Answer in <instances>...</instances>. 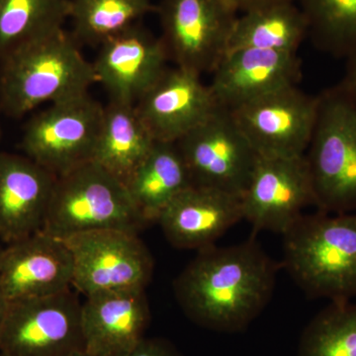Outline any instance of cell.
Listing matches in <instances>:
<instances>
[{
  "instance_id": "cell-8",
  "label": "cell",
  "mask_w": 356,
  "mask_h": 356,
  "mask_svg": "<svg viewBox=\"0 0 356 356\" xmlns=\"http://www.w3.org/2000/svg\"><path fill=\"white\" fill-rule=\"evenodd\" d=\"M168 57L177 67L212 74L228 51L238 13L228 0H161L156 6Z\"/></svg>"
},
{
  "instance_id": "cell-4",
  "label": "cell",
  "mask_w": 356,
  "mask_h": 356,
  "mask_svg": "<svg viewBox=\"0 0 356 356\" xmlns=\"http://www.w3.org/2000/svg\"><path fill=\"white\" fill-rule=\"evenodd\" d=\"M315 207L331 214L356 211V95L341 83L318 95L305 154Z\"/></svg>"
},
{
  "instance_id": "cell-13",
  "label": "cell",
  "mask_w": 356,
  "mask_h": 356,
  "mask_svg": "<svg viewBox=\"0 0 356 356\" xmlns=\"http://www.w3.org/2000/svg\"><path fill=\"white\" fill-rule=\"evenodd\" d=\"M168 58L163 39L136 23L100 44L92 63L96 83L110 102L136 105L168 70Z\"/></svg>"
},
{
  "instance_id": "cell-33",
  "label": "cell",
  "mask_w": 356,
  "mask_h": 356,
  "mask_svg": "<svg viewBox=\"0 0 356 356\" xmlns=\"http://www.w3.org/2000/svg\"><path fill=\"white\" fill-rule=\"evenodd\" d=\"M1 136H2V131H1V126H0V140H1Z\"/></svg>"
},
{
  "instance_id": "cell-23",
  "label": "cell",
  "mask_w": 356,
  "mask_h": 356,
  "mask_svg": "<svg viewBox=\"0 0 356 356\" xmlns=\"http://www.w3.org/2000/svg\"><path fill=\"white\" fill-rule=\"evenodd\" d=\"M70 0H0V62L64 29Z\"/></svg>"
},
{
  "instance_id": "cell-26",
  "label": "cell",
  "mask_w": 356,
  "mask_h": 356,
  "mask_svg": "<svg viewBox=\"0 0 356 356\" xmlns=\"http://www.w3.org/2000/svg\"><path fill=\"white\" fill-rule=\"evenodd\" d=\"M299 356H356V299L331 302L307 325Z\"/></svg>"
},
{
  "instance_id": "cell-14",
  "label": "cell",
  "mask_w": 356,
  "mask_h": 356,
  "mask_svg": "<svg viewBox=\"0 0 356 356\" xmlns=\"http://www.w3.org/2000/svg\"><path fill=\"white\" fill-rule=\"evenodd\" d=\"M74 257L62 238L37 232L7 243L0 257V288L9 302L70 290Z\"/></svg>"
},
{
  "instance_id": "cell-20",
  "label": "cell",
  "mask_w": 356,
  "mask_h": 356,
  "mask_svg": "<svg viewBox=\"0 0 356 356\" xmlns=\"http://www.w3.org/2000/svg\"><path fill=\"white\" fill-rule=\"evenodd\" d=\"M124 184L147 224L158 221L166 206L193 185L177 144L161 142H156Z\"/></svg>"
},
{
  "instance_id": "cell-24",
  "label": "cell",
  "mask_w": 356,
  "mask_h": 356,
  "mask_svg": "<svg viewBox=\"0 0 356 356\" xmlns=\"http://www.w3.org/2000/svg\"><path fill=\"white\" fill-rule=\"evenodd\" d=\"M156 9L152 0H70L72 37L100 46Z\"/></svg>"
},
{
  "instance_id": "cell-9",
  "label": "cell",
  "mask_w": 356,
  "mask_h": 356,
  "mask_svg": "<svg viewBox=\"0 0 356 356\" xmlns=\"http://www.w3.org/2000/svg\"><path fill=\"white\" fill-rule=\"evenodd\" d=\"M175 144L192 184L242 198L259 156L231 111L219 107Z\"/></svg>"
},
{
  "instance_id": "cell-22",
  "label": "cell",
  "mask_w": 356,
  "mask_h": 356,
  "mask_svg": "<svg viewBox=\"0 0 356 356\" xmlns=\"http://www.w3.org/2000/svg\"><path fill=\"white\" fill-rule=\"evenodd\" d=\"M306 37L308 25L301 8L295 2H285L238 15L228 51L259 49L297 53Z\"/></svg>"
},
{
  "instance_id": "cell-1",
  "label": "cell",
  "mask_w": 356,
  "mask_h": 356,
  "mask_svg": "<svg viewBox=\"0 0 356 356\" xmlns=\"http://www.w3.org/2000/svg\"><path fill=\"white\" fill-rule=\"evenodd\" d=\"M280 268L252 238L229 247L211 245L198 250L175 278L173 292L196 325L242 332L270 302Z\"/></svg>"
},
{
  "instance_id": "cell-2",
  "label": "cell",
  "mask_w": 356,
  "mask_h": 356,
  "mask_svg": "<svg viewBox=\"0 0 356 356\" xmlns=\"http://www.w3.org/2000/svg\"><path fill=\"white\" fill-rule=\"evenodd\" d=\"M282 236L281 268L309 298L356 299V211L303 214Z\"/></svg>"
},
{
  "instance_id": "cell-17",
  "label": "cell",
  "mask_w": 356,
  "mask_h": 356,
  "mask_svg": "<svg viewBox=\"0 0 356 356\" xmlns=\"http://www.w3.org/2000/svg\"><path fill=\"white\" fill-rule=\"evenodd\" d=\"M149 320L145 289L86 297L81 303L84 350L95 356H127L144 339Z\"/></svg>"
},
{
  "instance_id": "cell-31",
  "label": "cell",
  "mask_w": 356,
  "mask_h": 356,
  "mask_svg": "<svg viewBox=\"0 0 356 356\" xmlns=\"http://www.w3.org/2000/svg\"><path fill=\"white\" fill-rule=\"evenodd\" d=\"M70 356H95V355H90V353H88V351L81 350L76 351V353H72V355H70Z\"/></svg>"
},
{
  "instance_id": "cell-10",
  "label": "cell",
  "mask_w": 356,
  "mask_h": 356,
  "mask_svg": "<svg viewBox=\"0 0 356 356\" xmlns=\"http://www.w3.org/2000/svg\"><path fill=\"white\" fill-rule=\"evenodd\" d=\"M81 350V302L72 290L9 302L0 336L4 355L70 356Z\"/></svg>"
},
{
  "instance_id": "cell-21",
  "label": "cell",
  "mask_w": 356,
  "mask_h": 356,
  "mask_svg": "<svg viewBox=\"0 0 356 356\" xmlns=\"http://www.w3.org/2000/svg\"><path fill=\"white\" fill-rule=\"evenodd\" d=\"M154 144L135 105L110 102L104 107L91 161L124 184Z\"/></svg>"
},
{
  "instance_id": "cell-25",
  "label": "cell",
  "mask_w": 356,
  "mask_h": 356,
  "mask_svg": "<svg viewBox=\"0 0 356 356\" xmlns=\"http://www.w3.org/2000/svg\"><path fill=\"white\" fill-rule=\"evenodd\" d=\"M318 50L348 58L356 50V0H298Z\"/></svg>"
},
{
  "instance_id": "cell-7",
  "label": "cell",
  "mask_w": 356,
  "mask_h": 356,
  "mask_svg": "<svg viewBox=\"0 0 356 356\" xmlns=\"http://www.w3.org/2000/svg\"><path fill=\"white\" fill-rule=\"evenodd\" d=\"M74 257L72 287L86 297L99 293L145 289L154 259L137 233L105 229L64 240Z\"/></svg>"
},
{
  "instance_id": "cell-27",
  "label": "cell",
  "mask_w": 356,
  "mask_h": 356,
  "mask_svg": "<svg viewBox=\"0 0 356 356\" xmlns=\"http://www.w3.org/2000/svg\"><path fill=\"white\" fill-rule=\"evenodd\" d=\"M127 356H182L168 339L144 337Z\"/></svg>"
},
{
  "instance_id": "cell-34",
  "label": "cell",
  "mask_w": 356,
  "mask_h": 356,
  "mask_svg": "<svg viewBox=\"0 0 356 356\" xmlns=\"http://www.w3.org/2000/svg\"><path fill=\"white\" fill-rule=\"evenodd\" d=\"M0 356H6V355H4L3 353H2L1 351H0Z\"/></svg>"
},
{
  "instance_id": "cell-18",
  "label": "cell",
  "mask_w": 356,
  "mask_h": 356,
  "mask_svg": "<svg viewBox=\"0 0 356 356\" xmlns=\"http://www.w3.org/2000/svg\"><path fill=\"white\" fill-rule=\"evenodd\" d=\"M57 177L25 154L0 153V241L43 229Z\"/></svg>"
},
{
  "instance_id": "cell-11",
  "label": "cell",
  "mask_w": 356,
  "mask_h": 356,
  "mask_svg": "<svg viewBox=\"0 0 356 356\" xmlns=\"http://www.w3.org/2000/svg\"><path fill=\"white\" fill-rule=\"evenodd\" d=\"M317 111L318 95L290 86L245 103L231 113L259 156L297 158L306 154Z\"/></svg>"
},
{
  "instance_id": "cell-19",
  "label": "cell",
  "mask_w": 356,
  "mask_h": 356,
  "mask_svg": "<svg viewBox=\"0 0 356 356\" xmlns=\"http://www.w3.org/2000/svg\"><path fill=\"white\" fill-rule=\"evenodd\" d=\"M241 220L240 197L191 185L166 206L156 222L172 247L201 250L214 245Z\"/></svg>"
},
{
  "instance_id": "cell-5",
  "label": "cell",
  "mask_w": 356,
  "mask_h": 356,
  "mask_svg": "<svg viewBox=\"0 0 356 356\" xmlns=\"http://www.w3.org/2000/svg\"><path fill=\"white\" fill-rule=\"evenodd\" d=\"M147 225L125 184L89 161L57 177L42 231L65 240L105 229L138 234Z\"/></svg>"
},
{
  "instance_id": "cell-32",
  "label": "cell",
  "mask_w": 356,
  "mask_h": 356,
  "mask_svg": "<svg viewBox=\"0 0 356 356\" xmlns=\"http://www.w3.org/2000/svg\"><path fill=\"white\" fill-rule=\"evenodd\" d=\"M0 242H1V241H0ZM4 247H6V245H0V257H1L2 252H3Z\"/></svg>"
},
{
  "instance_id": "cell-30",
  "label": "cell",
  "mask_w": 356,
  "mask_h": 356,
  "mask_svg": "<svg viewBox=\"0 0 356 356\" xmlns=\"http://www.w3.org/2000/svg\"><path fill=\"white\" fill-rule=\"evenodd\" d=\"M9 301L6 295L0 288V336H1L2 329H3L4 321H6L7 310H8Z\"/></svg>"
},
{
  "instance_id": "cell-3",
  "label": "cell",
  "mask_w": 356,
  "mask_h": 356,
  "mask_svg": "<svg viewBox=\"0 0 356 356\" xmlns=\"http://www.w3.org/2000/svg\"><path fill=\"white\" fill-rule=\"evenodd\" d=\"M0 63V111L11 118H21L46 102L88 95L96 83L92 63L64 29Z\"/></svg>"
},
{
  "instance_id": "cell-12",
  "label": "cell",
  "mask_w": 356,
  "mask_h": 356,
  "mask_svg": "<svg viewBox=\"0 0 356 356\" xmlns=\"http://www.w3.org/2000/svg\"><path fill=\"white\" fill-rule=\"evenodd\" d=\"M243 220L254 232L286 233L308 206H315L313 185L303 156H259L241 198Z\"/></svg>"
},
{
  "instance_id": "cell-28",
  "label": "cell",
  "mask_w": 356,
  "mask_h": 356,
  "mask_svg": "<svg viewBox=\"0 0 356 356\" xmlns=\"http://www.w3.org/2000/svg\"><path fill=\"white\" fill-rule=\"evenodd\" d=\"M238 13H248L255 9L274 6V4L285 3V2H295L296 0H228Z\"/></svg>"
},
{
  "instance_id": "cell-29",
  "label": "cell",
  "mask_w": 356,
  "mask_h": 356,
  "mask_svg": "<svg viewBox=\"0 0 356 356\" xmlns=\"http://www.w3.org/2000/svg\"><path fill=\"white\" fill-rule=\"evenodd\" d=\"M339 83L356 95V50L346 58V74Z\"/></svg>"
},
{
  "instance_id": "cell-6",
  "label": "cell",
  "mask_w": 356,
  "mask_h": 356,
  "mask_svg": "<svg viewBox=\"0 0 356 356\" xmlns=\"http://www.w3.org/2000/svg\"><path fill=\"white\" fill-rule=\"evenodd\" d=\"M104 106L88 95L57 103L26 124L21 147L26 156L56 177L89 163Z\"/></svg>"
},
{
  "instance_id": "cell-16",
  "label": "cell",
  "mask_w": 356,
  "mask_h": 356,
  "mask_svg": "<svg viewBox=\"0 0 356 356\" xmlns=\"http://www.w3.org/2000/svg\"><path fill=\"white\" fill-rule=\"evenodd\" d=\"M212 74L209 88L215 102L232 111L274 91L297 86L302 63L297 53L238 49L227 51Z\"/></svg>"
},
{
  "instance_id": "cell-15",
  "label": "cell",
  "mask_w": 356,
  "mask_h": 356,
  "mask_svg": "<svg viewBox=\"0 0 356 356\" xmlns=\"http://www.w3.org/2000/svg\"><path fill=\"white\" fill-rule=\"evenodd\" d=\"M135 106L156 142L175 144L219 108L200 74L179 67L166 70Z\"/></svg>"
}]
</instances>
